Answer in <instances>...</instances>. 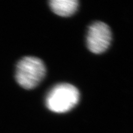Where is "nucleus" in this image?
I'll list each match as a JSON object with an SVG mask.
<instances>
[{"mask_svg": "<svg viewBox=\"0 0 133 133\" xmlns=\"http://www.w3.org/2000/svg\"><path fill=\"white\" fill-rule=\"evenodd\" d=\"M52 11L60 16L67 17L74 14L78 7L76 0H52L49 1Z\"/></svg>", "mask_w": 133, "mask_h": 133, "instance_id": "4", "label": "nucleus"}, {"mask_svg": "<svg viewBox=\"0 0 133 133\" xmlns=\"http://www.w3.org/2000/svg\"><path fill=\"white\" fill-rule=\"evenodd\" d=\"M79 99V92L75 86L61 83L50 90L46 98L48 109L56 113H65L75 107Z\"/></svg>", "mask_w": 133, "mask_h": 133, "instance_id": "1", "label": "nucleus"}, {"mask_svg": "<svg viewBox=\"0 0 133 133\" xmlns=\"http://www.w3.org/2000/svg\"><path fill=\"white\" fill-rule=\"evenodd\" d=\"M112 41V32L107 24L96 22L89 26L86 42L88 49L95 54H101L107 49Z\"/></svg>", "mask_w": 133, "mask_h": 133, "instance_id": "3", "label": "nucleus"}, {"mask_svg": "<svg viewBox=\"0 0 133 133\" xmlns=\"http://www.w3.org/2000/svg\"><path fill=\"white\" fill-rule=\"evenodd\" d=\"M46 74V67L40 59L27 56L17 63L16 70V79L23 88L31 89L41 82Z\"/></svg>", "mask_w": 133, "mask_h": 133, "instance_id": "2", "label": "nucleus"}]
</instances>
